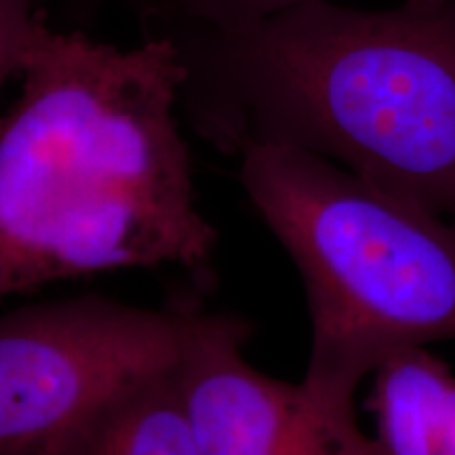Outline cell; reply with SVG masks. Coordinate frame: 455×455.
I'll return each instance as SVG.
<instances>
[{
    "label": "cell",
    "instance_id": "9c48e42d",
    "mask_svg": "<svg viewBox=\"0 0 455 455\" xmlns=\"http://www.w3.org/2000/svg\"><path fill=\"white\" fill-rule=\"evenodd\" d=\"M44 24L38 0H0V91L11 76L24 70Z\"/></svg>",
    "mask_w": 455,
    "mask_h": 455
},
{
    "label": "cell",
    "instance_id": "5b68a950",
    "mask_svg": "<svg viewBox=\"0 0 455 455\" xmlns=\"http://www.w3.org/2000/svg\"><path fill=\"white\" fill-rule=\"evenodd\" d=\"M247 335L235 316L190 312L175 384L203 455H276L310 409L301 384L244 361Z\"/></svg>",
    "mask_w": 455,
    "mask_h": 455
},
{
    "label": "cell",
    "instance_id": "52a82bcc",
    "mask_svg": "<svg viewBox=\"0 0 455 455\" xmlns=\"http://www.w3.org/2000/svg\"><path fill=\"white\" fill-rule=\"evenodd\" d=\"M87 455H203L181 409L175 371L131 396L98 432Z\"/></svg>",
    "mask_w": 455,
    "mask_h": 455
},
{
    "label": "cell",
    "instance_id": "277c9868",
    "mask_svg": "<svg viewBox=\"0 0 455 455\" xmlns=\"http://www.w3.org/2000/svg\"><path fill=\"white\" fill-rule=\"evenodd\" d=\"M188 321L104 298L0 318V455H87L131 396L175 371Z\"/></svg>",
    "mask_w": 455,
    "mask_h": 455
},
{
    "label": "cell",
    "instance_id": "30bf717a",
    "mask_svg": "<svg viewBox=\"0 0 455 455\" xmlns=\"http://www.w3.org/2000/svg\"><path fill=\"white\" fill-rule=\"evenodd\" d=\"M407 4H413V7H435V4L445 3V0H405Z\"/></svg>",
    "mask_w": 455,
    "mask_h": 455
},
{
    "label": "cell",
    "instance_id": "6da1fadb",
    "mask_svg": "<svg viewBox=\"0 0 455 455\" xmlns=\"http://www.w3.org/2000/svg\"><path fill=\"white\" fill-rule=\"evenodd\" d=\"M20 76L0 116V299L123 268L207 266L218 236L175 114L186 68L173 38L123 49L44 24Z\"/></svg>",
    "mask_w": 455,
    "mask_h": 455
},
{
    "label": "cell",
    "instance_id": "ba28073f",
    "mask_svg": "<svg viewBox=\"0 0 455 455\" xmlns=\"http://www.w3.org/2000/svg\"><path fill=\"white\" fill-rule=\"evenodd\" d=\"M310 0H148L146 13L169 28L236 30L270 20Z\"/></svg>",
    "mask_w": 455,
    "mask_h": 455
},
{
    "label": "cell",
    "instance_id": "8fae6325",
    "mask_svg": "<svg viewBox=\"0 0 455 455\" xmlns=\"http://www.w3.org/2000/svg\"><path fill=\"white\" fill-rule=\"evenodd\" d=\"M138 3H141V0H138Z\"/></svg>",
    "mask_w": 455,
    "mask_h": 455
},
{
    "label": "cell",
    "instance_id": "8992f818",
    "mask_svg": "<svg viewBox=\"0 0 455 455\" xmlns=\"http://www.w3.org/2000/svg\"><path fill=\"white\" fill-rule=\"evenodd\" d=\"M369 407L379 455H455V373L424 346L379 363Z\"/></svg>",
    "mask_w": 455,
    "mask_h": 455
},
{
    "label": "cell",
    "instance_id": "7a4b0ae2",
    "mask_svg": "<svg viewBox=\"0 0 455 455\" xmlns=\"http://www.w3.org/2000/svg\"><path fill=\"white\" fill-rule=\"evenodd\" d=\"M161 32L184 61L192 127L224 155L298 148L455 221V0H310L236 30Z\"/></svg>",
    "mask_w": 455,
    "mask_h": 455
},
{
    "label": "cell",
    "instance_id": "3957f363",
    "mask_svg": "<svg viewBox=\"0 0 455 455\" xmlns=\"http://www.w3.org/2000/svg\"><path fill=\"white\" fill-rule=\"evenodd\" d=\"M236 158L243 190L304 281L306 390L355 405L392 352L455 339V221L298 148L251 144Z\"/></svg>",
    "mask_w": 455,
    "mask_h": 455
}]
</instances>
